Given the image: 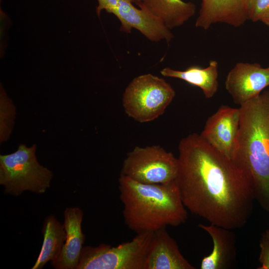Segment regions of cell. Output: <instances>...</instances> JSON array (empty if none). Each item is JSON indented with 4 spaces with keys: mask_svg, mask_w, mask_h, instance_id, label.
I'll use <instances>...</instances> for the list:
<instances>
[{
    "mask_svg": "<svg viewBox=\"0 0 269 269\" xmlns=\"http://www.w3.org/2000/svg\"><path fill=\"white\" fill-rule=\"evenodd\" d=\"M42 233L43 242L39 256L32 269H41L50 261L60 254L66 240V232L53 215L47 216L43 222Z\"/></svg>",
    "mask_w": 269,
    "mask_h": 269,
    "instance_id": "e0dca14e",
    "label": "cell"
},
{
    "mask_svg": "<svg viewBox=\"0 0 269 269\" xmlns=\"http://www.w3.org/2000/svg\"><path fill=\"white\" fill-rule=\"evenodd\" d=\"M134 3V0H109L105 10L117 17L123 32L131 33L134 28L153 42L164 40L168 43L173 38L171 30L161 21Z\"/></svg>",
    "mask_w": 269,
    "mask_h": 269,
    "instance_id": "ba28073f",
    "label": "cell"
},
{
    "mask_svg": "<svg viewBox=\"0 0 269 269\" xmlns=\"http://www.w3.org/2000/svg\"><path fill=\"white\" fill-rule=\"evenodd\" d=\"M118 188L125 224L135 234L176 227L187 219L176 180L149 184L120 175Z\"/></svg>",
    "mask_w": 269,
    "mask_h": 269,
    "instance_id": "7a4b0ae2",
    "label": "cell"
},
{
    "mask_svg": "<svg viewBox=\"0 0 269 269\" xmlns=\"http://www.w3.org/2000/svg\"><path fill=\"white\" fill-rule=\"evenodd\" d=\"M36 145L20 144L14 152L0 155V184L4 192L19 196L24 191L42 194L50 187V170L40 165L36 157Z\"/></svg>",
    "mask_w": 269,
    "mask_h": 269,
    "instance_id": "277c9868",
    "label": "cell"
},
{
    "mask_svg": "<svg viewBox=\"0 0 269 269\" xmlns=\"http://www.w3.org/2000/svg\"><path fill=\"white\" fill-rule=\"evenodd\" d=\"M178 160L159 145L136 146L125 159L121 175L144 184L167 183L176 180Z\"/></svg>",
    "mask_w": 269,
    "mask_h": 269,
    "instance_id": "52a82bcc",
    "label": "cell"
},
{
    "mask_svg": "<svg viewBox=\"0 0 269 269\" xmlns=\"http://www.w3.org/2000/svg\"></svg>",
    "mask_w": 269,
    "mask_h": 269,
    "instance_id": "603a6c76",
    "label": "cell"
},
{
    "mask_svg": "<svg viewBox=\"0 0 269 269\" xmlns=\"http://www.w3.org/2000/svg\"><path fill=\"white\" fill-rule=\"evenodd\" d=\"M175 96L174 90L164 79L145 74L129 84L122 104L129 117L139 123H146L162 115Z\"/></svg>",
    "mask_w": 269,
    "mask_h": 269,
    "instance_id": "5b68a950",
    "label": "cell"
},
{
    "mask_svg": "<svg viewBox=\"0 0 269 269\" xmlns=\"http://www.w3.org/2000/svg\"><path fill=\"white\" fill-rule=\"evenodd\" d=\"M239 108L238 146L233 160L249 176L255 200L269 212V91Z\"/></svg>",
    "mask_w": 269,
    "mask_h": 269,
    "instance_id": "3957f363",
    "label": "cell"
},
{
    "mask_svg": "<svg viewBox=\"0 0 269 269\" xmlns=\"http://www.w3.org/2000/svg\"><path fill=\"white\" fill-rule=\"evenodd\" d=\"M251 0H202L195 26L207 30L223 23L239 27L249 20Z\"/></svg>",
    "mask_w": 269,
    "mask_h": 269,
    "instance_id": "8fae6325",
    "label": "cell"
},
{
    "mask_svg": "<svg viewBox=\"0 0 269 269\" xmlns=\"http://www.w3.org/2000/svg\"><path fill=\"white\" fill-rule=\"evenodd\" d=\"M260 252L259 261L261 266L258 269H269V229L264 231L260 240Z\"/></svg>",
    "mask_w": 269,
    "mask_h": 269,
    "instance_id": "ffe728a7",
    "label": "cell"
},
{
    "mask_svg": "<svg viewBox=\"0 0 269 269\" xmlns=\"http://www.w3.org/2000/svg\"><path fill=\"white\" fill-rule=\"evenodd\" d=\"M181 254L166 228L153 233L143 269H195Z\"/></svg>",
    "mask_w": 269,
    "mask_h": 269,
    "instance_id": "7c38bea8",
    "label": "cell"
},
{
    "mask_svg": "<svg viewBox=\"0 0 269 269\" xmlns=\"http://www.w3.org/2000/svg\"><path fill=\"white\" fill-rule=\"evenodd\" d=\"M64 217L66 240L60 254L51 263L57 269H75L85 239L81 227L83 213L78 207L67 208Z\"/></svg>",
    "mask_w": 269,
    "mask_h": 269,
    "instance_id": "4fadbf2b",
    "label": "cell"
},
{
    "mask_svg": "<svg viewBox=\"0 0 269 269\" xmlns=\"http://www.w3.org/2000/svg\"><path fill=\"white\" fill-rule=\"evenodd\" d=\"M240 108L221 106L209 117L200 134L211 146L233 159L238 146Z\"/></svg>",
    "mask_w": 269,
    "mask_h": 269,
    "instance_id": "9c48e42d",
    "label": "cell"
},
{
    "mask_svg": "<svg viewBox=\"0 0 269 269\" xmlns=\"http://www.w3.org/2000/svg\"><path fill=\"white\" fill-rule=\"evenodd\" d=\"M269 10V0H251L249 7V20L261 21Z\"/></svg>",
    "mask_w": 269,
    "mask_h": 269,
    "instance_id": "d6986e66",
    "label": "cell"
},
{
    "mask_svg": "<svg viewBox=\"0 0 269 269\" xmlns=\"http://www.w3.org/2000/svg\"><path fill=\"white\" fill-rule=\"evenodd\" d=\"M218 68V62L211 60L206 68L192 65L181 71L166 67L161 70L160 73L163 76L179 79L199 88L205 98L210 99L219 87Z\"/></svg>",
    "mask_w": 269,
    "mask_h": 269,
    "instance_id": "2e32d148",
    "label": "cell"
},
{
    "mask_svg": "<svg viewBox=\"0 0 269 269\" xmlns=\"http://www.w3.org/2000/svg\"><path fill=\"white\" fill-rule=\"evenodd\" d=\"M153 233L136 234L131 241L116 247H84L76 269H143Z\"/></svg>",
    "mask_w": 269,
    "mask_h": 269,
    "instance_id": "8992f818",
    "label": "cell"
},
{
    "mask_svg": "<svg viewBox=\"0 0 269 269\" xmlns=\"http://www.w3.org/2000/svg\"><path fill=\"white\" fill-rule=\"evenodd\" d=\"M213 241L211 253L201 261V269H225L235 263L236 256V237L232 230L211 224H199Z\"/></svg>",
    "mask_w": 269,
    "mask_h": 269,
    "instance_id": "5bb4252c",
    "label": "cell"
},
{
    "mask_svg": "<svg viewBox=\"0 0 269 269\" xmlns=\"http://www.w3.org/2000/svg\"><path fill=\"white\" fill-rule=\"evenodd\" d=\"M140 0H134V3L138 5L139 3Z\"/></svg>",
    "mask_w": 269,
    "mask_h": 269,
    "instance_id": "7402d4cb",
    "label": "cell"
},
{
    "mask_svg": "<svg viewBox=\"0 0 269 269\" xmlns=\"http://www.w3.org/2000/svg\"><path fill=\"white\" fill-rule=\"evenodd\" d=\"M225 85L234 103L240 106L269 86V67L256 63L238 62L228 73Z\"/></svg>",
    "mask_w": 269,
    "mask_h": 269,
    "instance_id": "30bf717a",
    "label": "cell"
},
{
    "mask_svg": "<svg viewBox=\"0 0 269 269\" xmlns=\"http://www.w3.org/2000/svg\"><path fill=\"white\" fill-rule=\"evenodd\" d=\"M144 8L170 30L182 25L196 13L195 4L182 0H140Z\"/></svg>",
    "mask_w": 269,
    "mask_h": 269,
    "instance_id": "9a60e30c",
    "label": "cell"
},
{
    "mask_svg": "<svg viewBox=\"0 0 269 269\" xmlns=\"http://www.w3.org/2000/svg\"><path fill=\"white\" fill-rule=\"evenodd\" d=\"M178 148L176 181L186 209L217 226L232 230L243 227L255 200L245 171L200 134L182 138Z\"/></svg>",
    "mask_w": 269,
    "mask_h": 269,
    "instance_id": "6da1fadb",
    "label": "cell"
},
{
    "mask_svg": "<svg viewBox=\"0 0 269 269\" xmlns=\"http://www.w3.org/2000/svg\"><path fill=\"white\" fill-rule=\"evenodd\" d=\"M15 115V107L1 87L0 95V143L9 138L13 129Z\"/></svg>",
    "mask_w": 269,
    "mask_h": 269,
    "instance_id": "ac0fdd59",
    "label": "cell"
},
{
    "mask_svg": "<svg viewBox=\"0 0 269 269\" xmlns=\"http://www.w3.org/2000/svg\"><path fill=\"white\" fill-rule=\"evenodd\" d=\"M261 21L269 27V10L261 19Z\"/></svg>",
    "mask_w": 269,
    "mask_h": 269,
    "instance_id": "44dd1931",
    "label": "cell"
}]
</instances>
